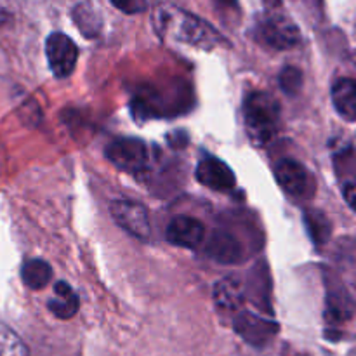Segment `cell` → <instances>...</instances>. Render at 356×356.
I'll return each instance as SVG.
<instances>
[{
  "instance_id": "9a60e30c",
  "label": "cell",
  "mask_w": 356,
  "mask_h": 356,
  "mask_svg": "<svg viewBox=\"0 0 356 356\" xmlns=\"http://www.w3.org/2000/svg\"><path fill=\"white\" fill-rule=\"evenodd\" d=\"M21 278L28 289L40 291L52 280V268L44 259H28L21 268Z\"/></svg>"
},
{
  "instance_id": "8992f818",
  "label": "cell",
  "mask_w": 356,
  "mask_h": 356,
  "mask_svg": "<svg viewBox=\"0 0 356 356\" xmlns=\"http://www.w3.org/2000/svg\"><path fill=\"white\" fill-rule=\"evenodd\" d=\"M45 54H47L49 68L58 79H66L75 70L79 61V47L75 42L65 33H52L45 42Z\"/></svg>"
},
{
  "instance_id": "4fadbf2b",
  "label": "cell",
  "mask_w": 356,
  "mask_h": 356,
  "mask_svg": "<svg viewBox=\"0 0 356 356\" xmlns=\"http://www.w3.org/2000/svg\"><path fill=\"white\" fill-rule=\"evenodd\" d=\"M332 103L337 113L346 120H356V80L339 79L332 86Z\"/></svg>"
},
{
  "instance_id": "ba28073f",
  "label": "cell",
  "mask_w": 356,
  "mask_h": 356,
  "mask_svg": "<svg viewBox=\"0 0 356 356\" xmlns=\"http://www.w3.org/2000/svg\"><path fill=\"white\" fill-rule=\"evenodd\" d=\"M198 183L216 191H229L235 188V172L228 167V163L216 156H205L198 162L195 170Z\"/></svg>"
},
{
  "instance_id": "e0dca14e",
  "label": "cell",
  "mask_w": 356,
  "mask_h": 356,
  "mask_svg": "<svg viewBox=\"0 0 356 356\" xmlns=\"http://www.w3.org/2000/svg\"><path fill=\"white\" fill-rule=\"evenodd\" d=\"M355 313V301L346 294V292H332L329 296V312L327 316L336 322H344L351 318Z\"/></svg>"
},
{
  "instance_id": "d6986e66",
  "label": "cell",
  "mask_w": 356,
  "mask_h": 356,
  "mask_svg": "<svg viewBox=\"0 0 356 356\" xmlns=\"http://www.w3.org/2000/svg\"><path fill=\"white\" fill-rule=\"evenodd\" d=\"M280 87L285 94H298L302 87V72L296 66H285L284 70L280 72Z\"/></svg>"
},
{
  "instance_id": "277c9868",
  "label": "cell",
  "mask_w": 356,
  "mask_h": 356,
  "mask_svg": "<svg viewBox=\"0 0 356 356\" xmlns=\"http://www.w3.org/2000/svg\"><path fill=\"white\" fill-rule=\"evenodd\" d=\"M275 177L285 193L299 200H308L316 190L312 172L294 159H282L275 165Z\"/></svg>"
},
{
  "instance_id": "5bb4252c",
  "label": "cell",
  "mask_w": 356,
  "mask_h": 356,
  "mask_svg": "<svg viewBox=\"0 0 356 356\" xmlns=\"http://www.w3.org/2000/svg\"><path fill=\"white\" fill-rule=\"evenodd\" d=\"M80 308V301L73 289L66 282H58L54 285V298L49 301V312L59 320H68L76 315Z\"/></svg>"
},
{
  "instance_id": "5b68a950",
  "label": "cell",
  "mask_w": 356,
  "mask_h": 356,
  "mask_svg": "<svg viewBox=\"0 0 356 356\" xmlns=\"http://www.w3.org/2000/svg\"><path fill=\"white\" fill-rule=\"evenodd\" d=\"M106 159L124 172L139 174L148 165L149 152L141 139L122 138L106 146Z\"/></svg>"
},
{
  "instance_id": "44dd1931",
  "label": "cell",
  "mask_w": 356,
  "mask_h": 356,
  "mask_svg": "<svg viewBox=\"0 0 356 356\" xmlns=\"http://www.w3.org/2000/svg\"><path fill=\"white\" fill-rule=\"evenodd\" d=\"M111 3L125 14H141L148 9L146 0H111Z\"/></svg>"
},
{
  "instance_id": "7c38bea8",
  "label": "cell",
  "mask_w": 356,
  "mask_h": 356,
  "mask_svg": "<svg viewBox=\"0 0 356 356\" xmlns=\"http://www.w3.org/2000/svg\"><path fill=\"white\" fill-rule=\"evenodd\" d=\"M235 327L243 339L256 344L268 341L273 336L275 330H277V325H275L273 322L259 318V316L252 315V313H242V315L236 318Z\"/></svg>"
},
{
  "instance_id": "30bf717a",
  "label": "cell",
  "mask_w": 356,
  "mask_h": 356,
  "mask_svg": "<svg viewBox=\"0 0 356 356\" xmlns=\"http://www.w3.org/2000/svg\"><path fill=\"white\" fill-rule=\"evenodd\" d=\"M205 252L221 264H235L242 259L243 249L236 236L226 229H218L205 243Z\"/></svg>"
},
{
  "instance_id": "2e32d148",
  "label": "cell",
  "mask_w": 356,
  "mask_h": 356,
  "mask_svg": "<svg viewBox=\"0 0 356 356\" xmlns=\"http://www.w3.org/2000/svg\"><path fill=\"white\" fill-rule=\"evenodd\" d=\"M306 229L312 235L315 243H325L330 236V222L327 216L320 211H306L305 212Z\"/></svg>"
},
{
  "instance_id": "52a82bcc",
  "label": "cell",
  "mask_w": 356,
  "mask_h": 356,
  "mask_svg": "<svg viewBox=\"0 0 356 356\" xmlns=\"http://www.w3.org/2000/svg\"><path fill=\"white\" fill-rule=\"evenodd\" d=\"M111 216L115 222L131 236L139 240H148L152 235L149 216L145 205L132 200H115L111 204Z\"/></svg>"
},
{
  "instance_id": "6da1fadb",
  "label": "cell",
  "mask_w": 356,
  "mask_h": 356,
  "mask_svg": "<svg viewBox=\"0 0 356 356\" xmlns=\"http://www.w3.org/2000/svg\"><path fill=\"white\" fill-rule=\"evenodd\" d=\"M156 28L162 35H172L177 42L200 49H212L225 40L211 24L179 9H160Z\"/></svg>"
},
{
  "instance_id": "8fae6325",
  "label": "cell",
  "mask_w": 356,
  "mask_h": 356,
  "mask_svg": "<svg viewBox=\"0 0 356 356\" xmlns=\"http://www.w3.org/2000/svg\"><path fill=\"white\" fill-rule=\"evenodd\" d=\"M214 302L221 312H236L245 301V287L235 277L222 278L214 287Z\"/></svg>"
},
{
  "instance_id": "ac0fdd59",
  "label": "cell",
  "mask_w": 356,
  "mask_h": 356,
  "mask_svg": "<svg viewBox=\"0 0 356 356\" xmlns=\"http://www.w3.org/2000/svg\"><path fill=\"white\" fill-rule=\"evenodd\" d=\"M0 356H28L23 341L6 325H0Z\"/></svg>"
},
{
  "instance_id": "ffe728a7",
  "label": "cell",
  "mask_w": 356,
  "mask_h": 356,
  "mask_svg": "<svg viewBox=\"0 0 356 356\" xmlns=\"http://www.w3.org/2000/svg\"><path fill=\"white\" fill-rule=\"evenodd\" d=\"M73 16H75V23L86 35H96V31L99 30V23H94V19H97L96 14L94 10L87 9L86 6L76 7Z\"/></svg>"
},
{
  "instance_id": "7402d4cb",
  "label": "cell",
  "mask_w": 356,
  "mask_h": 356,
  "mask_svg": "<svg viewBox=\"0 0 356 356\" xmlns=\"http://www.w3.org/2000/svg\"><path fill=\"white\" fill-rule=\"evenodd\" d=\"M343 195H344V200L351 205V207L356 211V177L353 179L348 181L343 188Z\"/></svg>"
},
{
  "instance_id": "9c48e42d",
  "label": "cell",
  "mask_w": 356,
  "mask_h": 356,
  "mask_svg": "<svg viewBox=\"0 0 356 356\" xmlns=\"http://www.w3.org/2000/svg\"><path fill=\"white\" fill-rule=\"evenodd\" d=\"M205 228L198 219L190 216H177L169 222L165 229L167 242L172 245L184 247V249H195L204 242Z\"/></svg>"
},
{
  "instance_id": "3957f363",
  "label": "cell",
  "mask_w": 356,
  "mask_h": 356,
  "mask_svg": "<svg viewBox=\"0 0 356 356\" xmlns=\"http://www.w3.org/2000/svg\"><path fill=\"white\" fill-rule=\"evenodd\" d=\"M257 38L263 42L264 45L271 49H291L299 44L301 40V33L299 28L292 19L284 16L282 13H270L257 23Z\"/></svg>"
},
{
  "instance_id": "7a4b0ae2",
  "label": "cell",
  "mask_w": 356,
  "mask_h": 356,
  "mask_svg": "<svg viewBox=\"0 0 356 356\" xmlns=\"http://www.w3.org/2000/svg\"><path fill=\"white\" fill-rule=\"evenodd\" d=\"M243 120L249 138L259 146L268 145L280 127V103L263 90L250 92L243 103Z\"/></svg>"
}]
</instances>
